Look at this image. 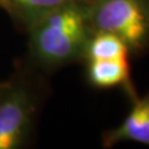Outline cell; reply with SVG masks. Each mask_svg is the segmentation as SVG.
Returning a JSON list of instances; mask_svg holds the SVG:
<instances>
[{"label":"cell","mask_w":149,"mask_h":149,"mask_svg":"<svg viewBox=\"0 0 149 149\" xmlns=\"http://www.w3.org/2000/svg\"><path fill=\"white\" fill-rule=\"evenodd\" d=\"M90 0H73L50 13L27 30V63L51 72L85 60L92 35Z\"/></svg>","instance_id":"cell-1"},{"label":"cell","mask_w":149,"mask_h":149,"mask_svg":"<svg viewBox=\"0 0 149 149\" xmlns=\"http://www.w3.org/2000/svg\"><path fill=\"white\" fill-rule=\"evenodd\" d=\"M41 72L26 62L0 81V149H20L29 143L45 97Z\"/></svg>","instance_id":"cell-2"},{"label":"cell","mask_w":149,"mask_h":149,"mask_svg":"<svg viewBox=\"0 0 149 149\" xmlns=\"http://www.w3.org/2000/svg\"><path fill=\"white\" fill-rule=\"evenodd\" d=\"M93 32H111L127 44L130 54L149 49V0H90Z\"/></svg>","instance_id":"cell-3"},{"label":"cell","mask_w":149,"mask_h":149,"mask_svg":"<svg viewBox=\"0 0 149 149\" xmlns=\"http://www.w3.org/2000/svg\"><path fill=\"white\" fill-rule=\"evenodd\" d=\"M101 141L103 148H112L123 142L149 147V92L133 101L132 109L122 123L103 132Z\"/></svg>","instance_id":"cell-4"},{"label":"cell","mask_w":149,"mask_h":149,"mask_svg":"<svg viewBox=\"0 0 149 149\" xmlns=\"http://www.w3.org/2000/svg\"><path fill=\"white\" fill-rule=\"evenodd\" d=\"M87 80L90 85L98 88L124 87L129 96L138 98L130 82V70L128 57L112 60H90L87 61Z\"/></svg>","instance_id":"cell-5"},{"label":"cell","mask_w":149,"mask_h":149,"mask_svg":"<svg viewBox=\"0 0 149 149\" xmlns=\"http://www.w3.org/2000/svg\"><path fill=\"white\" fill-rule=\"evenodd\" d=\"M73 0H0V6L11 19L27 31L50 13Z\"/></svg>","instance_id":"cell-6"},{"label":"cell","mask_w":149,"mask_h":149,"mask_svg":"<svg viewBox=\"0 0 149 149\" xmlns=\"http://www.w3.org/2000/svg\"><path fill=\"white\" fill-rule=\"evenodd\" d=\"M130 51L119 36L111 32H93L88 40L85 60H112L128 57Z\"/></svg>","instance_id":"cell-7"}]
</instances>
